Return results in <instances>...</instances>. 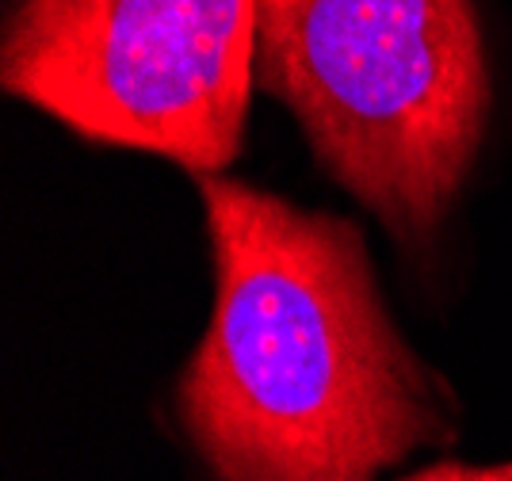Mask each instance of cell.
I'll list each match as a JSON object with an SVG mask.
<instances>
[{
  "label": "cell",
  "mask_w": 512,
  "mask_h": 481,
  "mask_svg": "<svg viewBox=\"0 0 512 481\" xmlns=\"http://www.w3.org/2000/svg\"><path fill=\"white\" fill-rule=\"evenodd\" d=\"M214 302L172 382L203 481H379L459 440L448 378L386 310L363 226L195 176Z\"/></svg>",
  "instance_id": "obj_1"
},
{
  "label": "cell",
  "mask_w": 512,
  "mask_h": 481,
  "mask_svg": "<svg viewBox=\"0 0 512 481\" xmlns=\"http://www.w3.org/2000/svg\"><path fill=\"white\" fill-rule=\"evenodd\" d=\"M256 88L406 256L440 249L493 111L474 0H260Z\"/></svg>",
  "instance_id": "obj_2"
},
{
  "label": "cell",
  "mask_w": 512,
  "mask_h": 481,
  "mask_svg": "<svg viewBox=\"0 0 512 481\" xmlns=\"http://www.w3.org/2000/svg\"><path fill=\"white\" fill-rule=\"evenodd\" d=\"M260 0H8L0 84L96 146L214 176L245 146Z\"/></svg>",
  "instance_id": "obj_3"
},
{
  "label": "cell",
  "mask_w": 512,
  "mask_h": 481,
  "mask_svg": "<svg viewBox=\"0 0 512 481\" xmlns=\"http://www.w3.org/2000/svg\"><path fill=\"white\" fill-rule=\"evenodd\" d=\"M398 481H512V459L505 462H459V459H440L421 470H409Z\"/></svg>",
  "instance_id": "obj_4"
}]
</instances>
